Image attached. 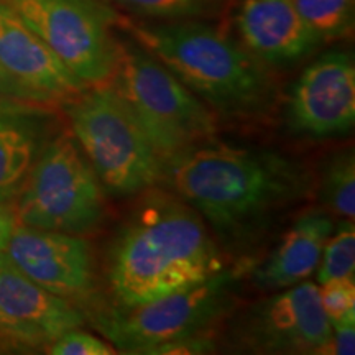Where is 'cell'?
Masks as SVG:
<instances>
[{"instance_id":"6da1fadb","label":"cell","mask_w":355,"mask_h":355,"mask_svg":"<svg viewBox=\"0 0 355 355\" xmlns=\"http://www.w3.org/2000/svg\"><path fill=\"white\" fill-rule=\"evenodd\" d=\"M163 180L234 248L252 245L313 188L308 170L285 155L214 140L170 159Z\"/></svg>"},{"instance_id":"7a4b0ae2","label":"cell","mask_w":355,"mask_h":355,"mask_svg":"<svg viewBox=\"0 0 355 355\" xmlns=\"http://www.w3.org/2000/svg\"><path fill=\"white\" fill-rule=\"evenodd\" d=\"M105 254V282L121 308L146 304L224 270L209 225L173 191L139 194Z\"/></svg>"},{"instance_id":"3957f363","label":"cell","mask_w":355,"mask_h":355,"mask_svg":"<svg viewBox=\"0 0 355 355\" xmlns=\"http://www.w3.org/2000/svg\"><path fill=\"white\" fill-rule=\"evenodd\" d=\"M140 48L166 66L216 115L257 119L275 104V86L265 64L227 33L201 21L137 24L121 15Z\"/></svg>"},{"instance_id":"277c9868","label":"cell","mask_w":355,"mask_h":355,"mask_svg":"<svg viewBox=\"0 0 355 355\" xmlns=\"http://www.w3.org/2000/svg\"><path fill=\"white\" fill-rule=\"evenodd\" d=\"M107 84L165 163L214 139L216 114L139 44L121 42Z\"/></svg>"},{"instance_id":"5b68a950","label":"cell","mask_w":355,"mask_h":355,"mask_svg":"<svg viewBox=\"0 0 355 355\" xmlns=\"http://www.w3.org/2000/svg\"><path fill=\"white\" fill-rule=\"evenodd\" d=\"M64 109L69 130L105 193L137 196L163 180L165 159L109 84L86 87Z\"/></svg>"},{"instance_id":"8992f818","label":"cell","mask_w":355,"mask_h":355,"mask_svg":"<svg viewBox=\"0 0 355 355\" xmlns=\"http://www.w3.org/2000/svg\"><path fill=\"white\" fill-rule=\"evenodd\" d=\"M105 194L81 146L64 128L44 144L13 207L21 225L86 237L105 222Z\"/></svg>"},{"instance_id":"52a82bcc","label":"cell","mask_w":355,"mask_h":355,"mask_svg":"<svg viewBox=\"0 0 355 355\" xmlns=\"http://www.w3.org/2000/svg\"><path fill=\"white\" fill-rule=\"evenodd\" d=\"M237 277L222 270L206 282L133 308H96L91 321L117 352L152 354L159 345L184 337L211 334L235 301Z\"/></svg>"},{"instance_id":"ba28073f","label":"cell","mask_w":355,"mask_h":355,"mask_svg":"<svg viewBox=\"0 0 355 355\" xmlns=\"http://www.w3.org/2000/svg\"><path fill=\"white\" fill-rule=\"evenodd\" d=\"M17 13L86 86L107 84L121 42L119 15L101 0H0Z\"/></svg>"},{"instance_id":"9c48e42d","label":"cell","mask_w":355,"mask_h":355,"mask_svg":"<svg viewBox=\"0 0 355 355\" xmlns=\"http://www.w3.org/2000/svg\"><path fill=\"white\" fill-rule=\"evenodd\" d=\"M278 291L239 318L234 327L239 345L259 354H324L331 324L319 301V286L306 279Z\"/></svg>"},{"instance_id":"30bf717a","label":"cell","mask_w":355,"mask_h":355,"mask_svg":"<svg viewBox=\"0 0 355 355\" xmlns=\"http://www.w3.org/2000/svg\"><path fill=\"white\" fill-rule=\"evenodd\" d=\"M2 254L53 295L81 306L91 298L96 263L84 235L17 224Z\"/></svg>"},{"instance_id":"8fae6325","label":"cell","mask_w":355,"mask_h":355,"mask_svg":"<svg viewBox=\"0 0 355 355\" xmlns=\"http://www.w3.org/2000/svg\"><path fill=\"white\" fill-rule=\"evenodd\" d=\"M288 121L295 132L327 139L355 123V64L345 51L324 53L306 68L288 96Z\"/></svg>"},{"instance_id":"7c38bea8","label":"cell","mask_w":355,"mask_h":355,"mask_svg":"<svg viewBox=\"0 0 355 355\" xmlns=\"http://www.w3.org/2000/svg\"><path fill=\"white\" fill-rule=\"evenodd\" d=\"M0 71L26 102L66 104L89 87L24 20L0 2Z\"/></svg>"},{"instance_id":"4fadbf2b","label":"cell","mask_w":355,"mask_h":355,"mask_svg":"<svg viewBox=\"0 0 355 355\" xmlns=\"http://www.w3.org/2000/svg\"><path fill=\"white\" fill-rule=\"evenodd\" d=\"M235 28L242 46L263 64H293L321 44L295 0H242Z\"/></svg>"},{"instance_id":"5bb4252c","label":"cell","mask_w":355,"mask_h":355,"mask_svg":"<svg viewBox=\"0 0 355 355\" xmlns=\"http://www.w3.org/2000/svg\"><path fill=\"white\" fill-rule=\"evenodd\" d=\"M0 311L26 331L37 345L46 347L63 332L81 327L86 313L81 306L53 295L0 252Z\"/></svg>"},{"instance_id":"9a60e30c","label":"cell","mask_w":355,"mask_h":355,"mask_svg":"<svg viewBox=\"0 0 355 355\" xmlns=\"http://www.w3.org/2000/svg\"><path fill=\"white\" fill-rule=\"evenodd\" d=\"M334 225L327 212H303L283 234L272 254L255 266L252 272L254 285L265 291H278L309 279L316 273L324 243Z\"/></svg>"},{"instance_id":"2e32d148","label":"cell","mask_w":355,"mask_h":355,"mask_svg":"<svg viewBox=\"0 0 355 355\" xmlns=\"http://www.w3.org/2000/svg\"><path fill=\"white\" fill-rule=\"evenodd\" d=\"M32 102L0 97V202L15 204L46 144V127Z\"/></svg>"},{"instance_id":"e0dca14e","label":"cell","mask_w":355,"mask_h":355,"mask_svg":"<svg viewBox=\"0 0 355 355\" xmlns=\"http://www.w3.org/2000/svg\"><path fill=\"white\" fill-rule=\"evenodd\" d=\"M321 198L332 216L354 220L355 216V157L354 150L334 155L322 175Z\"/></svg>"},{"instance_id":"ac0fdd59","label":"cell","mask_w":355,"mask_h":355,"mask_svg":"<svg viewBox=\"0 0 355 355\" xmlns=\"http://www.w3.org/2000/svg\"><path fill=\"white\" fill-rule=\"evenodd\" d=\"M319 42H336L354 32L355 0H295Z\"/></svg>"},{"instance_id":"d6986e66","label":"cell","mask_w":355,"mask_h":355,"mask_svg":"<svg viewBox=\"0 0 355 355\" xmlns=\"http://www.w3.org/2000/svg\"><path fill=\"white\" fill-rule=\"evenodd\" d=\"M355 275V227L354 220L344 219L334 225L326 243L321 260L316 268L318 283L331 279L354 278Z\"/></svg>"},{"instance_id":"ffe728a7","label":"cell","mask_w":355,"mask_h":355,"mask_svg":"<svg viewBox=\"0 0 355 355\" xmlns=\"http://www.w3.org/2000/svg\"><path fill=\"white\" fill-rule=\"evenodd\" d=\"M133 13L153 19L188 20L219 10L220 0H114Z\"/></svg>"},{"instance_id":"44dd1931","label":"cell","mask_w":355,"mask_h":355,"mask_svg":"<svg viewBox=\"0 0 355 355\" xmlns=\"http://www.w3.org/2000/svg\"><path fill=\"white\" fill-rule=\"evenodd\" d=\"M319 301L331 327L355 322L354 278L331 279V282L322 283L319 288Z\"/></svg>"},{"instance_id":"7402d4cb","label":"cell","mask_w":355,"mask_h":355,"mask_svg":"<svg viewBox=\"0 0 355 355\" xmlns=\"http://www.w3.org/2000/svg\"><path fill=\"white\" fill-rule=\"evenodd\" d=\"M46 352L51 355H110L117 354L112 344L105 343L101 337L74 327L58 336L46 345Z\"/></svg>"},{"instance_id":"603a6c76","label":"cell","mask_w":355,"mask_h":355,"mask_svg":"<svg viewBox=\"0 0 355 355\" xmlns=\"http://www.w3.org/2000/svg\"><path fill=\"white\" fill-rule=\"evenodd\" d=\"M355 354V322L331 327V337L324 349V355H354Z\"/></svg>"},{"instance_id":"cb8c5ba5","label":"cell","mask_w":355,"mask_h":355,"mask_svg":"<svg viewBox=\"0 0 355 355\" xmlns=\"http://www.w3.org/2000/svg\"><path fill=\"white\" fill-rule=\"evenodd\" d=\"M0 337L3 339L12 340V343L17 344H24V345H30V347H37V343L26 334L25 329L17 324L15 321H12L10 318H7L6 314L0 311Z\"/></svg>"},{"instance_id":"d4e9b609","label":"cell","mask_w":355,"mask_h":355,"mask_svg":"<svg viewBox=\"0 0 355 355\" xmlns=\"http://www.w3.org/2000/svg\"><path fill=\"white\" fill-rule=\"evenodd\" d=\"M17 224H19V222H17V214L13 204L0 202V252L6 248L7 242L10 241L12 232Z\"/></svg>"},{"instance_id":"484cf974","label":"cell","mask_w":355,"mask_h":355,"mask_svg":"<svg viewBox=\"0 0 355 355\" xmlns=\"http://www.w3.org/2000/svg\"><path fill=\"white\" fill-rule=\"evenodd\" d=\"M0 97H2V99H13V101L26 102L24 97H21L19 89L13 86V84L10 83V79H8L6 74L2 73V71H0Z\"/></svg>"}]
</instances>
